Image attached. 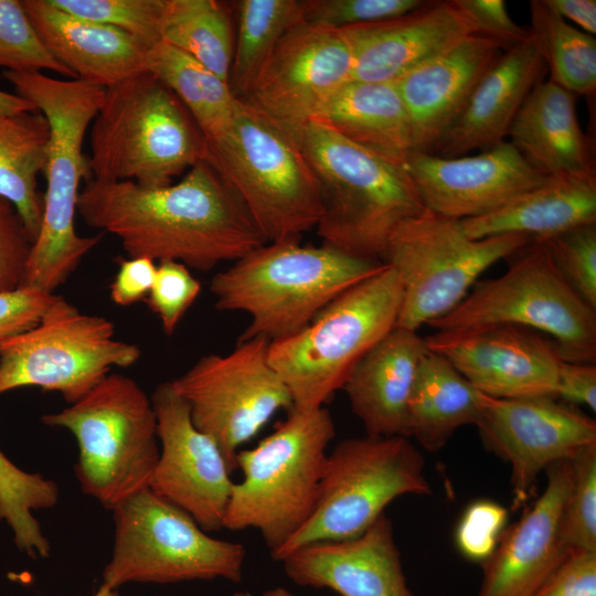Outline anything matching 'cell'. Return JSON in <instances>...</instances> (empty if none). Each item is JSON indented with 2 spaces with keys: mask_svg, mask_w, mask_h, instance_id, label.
<instances>
[{
  "mask_svg": "<svg viewBox=\"0 0 596 596\" xmlns=\"http://www.w3.org/2000/svg\"><path fill=\"white\" fill-rule=\"evenodd\" d=\"M77 212L91 227L116 236L130 258L173 260L201 272L267 243L206 161L163 187L91 178L79 193Z\"/></svg>",
  "mask_w": 596,
  "mask_h": 596,
  "instance_id": "obj_1",
  "label": "cell"
},
{
  "mask_svg": "<svg viewBox=\"0 0 596 596\" xmlns=\"http://www.w3.org/2000/svg\"><path fill=\"white\" fill-rule=\"evenodd\" d=\"M2 75L17 95L44 115L50 126L41 227L31 246L20 287L54 292L102 238L100 235H78L75 213L79 184L83 179H91L83 142L102 106L105 88L44 73L3 71Z\"/></svg>",
  "mask_w": 596,
  "mask_h": 596,
  "instance_id": "obj_2",
  "label": "cell"
},
{
  "mask_svg": "<svg viewBox=\"0 0 596 596\" xmlns=\"http://www.w3.org/2000/svg\"><path fill=\"white\" fill-rule=\"evenodd\" d=\"M385 265L324 244L265 243L217 273L210 290L216 309L248 315L238 341L263 337L272 342L300 331L339 295Z\"/></svg>",
  "mask_w": 596,
  "mask_h": 596,
  "instance_id": "obj_3",
  "label": "cell"
},
{
  "mask_svg": "<svg viewBox=\"0 0 596 596\" xmlns=\"http://www.w3.org/2000/svg\"><path fill=\"white\" fill-rule=\"evenodd\" d=\"M299 143L320 185L316 228L322 244L383 262L394 230L425 210L404 162L354 143L318 119L307 124Z\"/></svg>",
  "mask_w": 596,
  "mask_h": 596,
  "instance_id": "obj_4",
  "label": "cell"
},
{
  "mask_svg": "<svg viewBox=\"0 0 596 596\" xmlns=\"http://www.w3.org/2000/svg\"><path fill=\"white\" fill-rule=\"evenodd\" d=\"M89 129L95 180L163 187L205 161L206 146L189 110L147 70L105 88Z\"/></svg>",
  "mask_w": 596,
  "mask_h": 596,
  "instance_id": "obj_5",
  "label": "cell"
},
{
  "mask_svg": "<svg viewBox=\"0 0 596 596\" xmlns=\"http://www.w3.org/2000/svg\"><path fill=\"white\" fill-rule=\"evenodd\" d=\"M334 436V422L324 406L291 408L272 434L241 449L236 467L243 478L233 483L224 529H254L270 554L279 550L315 511Z\"/></svg>",
  "mask_w": 596,
  "mask_h": 596,
  "instance_id": "obj_6",
  "label": "cell"
},
{
  "mask_svg": "<svg viewBox=\"0 0 596 596\" xmlns=\"http://www.w3.org/2000/svg\"><path fill=\"white\" fill-rule=\"evenodd\" d=\"M205 161L241 201L267 243L299 241L321 213L318 179L299 141L238 98Z\"/></svg>",
  "mask_w": 596,
  "mask_h": 596,
  "instance_id": "obj_7",
  "label": "cell"
},
{
  "mask_svg": "<svg viewBox=\"0 0 596 596\" xmlns=\"http://www.w3.org/2000/svg\"><path fill=\"white\" fill-rule=\"evenodd\" d=\"M403 281L390 265L352 286L300 331L269 342L268 361L295 409L312 411L342 390L355 365L395 327Z\"/></svg>",
  "mask_w": 596,
  "mask_h": 596,
  "instance_id": "obj_8",
  "label": "cell"
},
{
  "mask_svg": "<svg viewBox=\"0 0 596 596\" xmlns=\"http://www.w3.org/2000/svg\"><path fill=\"white\" fill-rule=\"evenodd\" d=\"M43 424L67 429L78 446L82 491L113 510L149 488L160 446L151 398L130 376L108 374L85 396Z\"/></svg>",
  "mask_w": 596,
  "mask_h": 596,
  "instance_id": "obj_9",
  "label": "cell"
},
{
  "mask_svg": "<svg viewBox=\"0 0 596 596\" xmlns=\"http://www.w3.org/2000/svg\"><path fill=\"white\" fill-rule=\"evenodd\" d=\"M500 277L476 283L451 311L428 326L449 331L514 324L549 334L564 361L595 363L596 310L568 286L545 241L515 252Z\"/></svg>",
  "mask_w": 596,
  "mask_h": 596,
  "instance_id": "obj_10",
  "label": "cell"
},
{
  "mask_svg": "<svg viewBox=\"0 0 596 596\" xmlns=\"http://www.w3.org/2000/svg\"><path fill=\"white\" fill-rule=\"evenodd\" d=\"M422 453L407 437L369 436L339 441L328 453L315 511L279 550L280 561L300 546L355 538L396 498L429 496Z\"/></svg>",
  "mask_w": 596,
  "mask_h": 596,
  "instance_id": "obj_11",
  "label": "cell"
},
{
  "mask_svg": "<svg viewBox=\"0 0 596 596\" xmlns=\"http://www.w3.org/2000/svg\"><path fill=\"white\" fill-rule=\"evenodd\" d=\"M111 511L115 542L102 581L109 587L215 578L242 581L245 546L209 535L190 514L150 488Z\"/></svg>",
  "mask_w": 596,
  "mask_h": 596,
  "instance_id": "obj_12",
  "label": "cell"
},
{
  "mask_svg": "<svg viewBox=\"0 0 596 596\" xmlns=\"http://www.w3.org/2000/svg\"><path fill=\"white\" fill-rule=\"evenodd\" d=\"M533 241L522 234L469 238L458 220L424 210L391 234L383 262L403 281L396 327L416 331L457 307L479 276Z\"/></svg>",
  "mask_w": 596,
  "mask_h": 596,
  "instance_id": "obj_13",
  "label": "cell"
},
{
  "mask_svg": "<svg viewBox=\"0 0 596 596\" xmlns=\"http://www.w3.org/2000/svg\"><path fill=\"white\" fill-rule=\"evenodd\" d=\"M140 348L115 337L105 317L81 312L58 296L36 326L0 345V394L20 387L58 392L73 404L113 368H128Z\"/></svg>",
  "mask_w": 596,
  "mask_h": 596,
  "instance_id": "obj_14",
  "label": "cell"
},
{
  "mask_svg": "<svg viewBox=\"0 0 596 596\" xmlns=\"http://www.w3.org/2000/svg\"><path fill=\"white\" fill-rule=\"evenodd\" d=\"M269 340L238 341L227 354H206L171 381L192 423L220 447L231 472L241 447L292 398L268 361Z\"/></svg>",
  "mask_w": 596,
  "mask_h": 596,
  "instance_id": "obj_15",
  "label": "cell"
},
{
  "mask_svg": "<svg viewBox=\"0 0 596 596\" xmlns=\"http://www.w3.org/2000/svg\"><path fill=\"white\" fill-rule=\"evenodd\" d=\"M352 71L343 29L301 21L280 39L242 99L299 141Z\"/></svg>",
  "mask_w": 596,
  "mask_h": 596,
  "instance_id": "obj_16",
  "label": "cell"
},
{
  "mask_svg": "<svg viewBox=\"0 0 596 596\" xmlns=\"http://www.w3.org/2000/svg\"><path fill=\"white\" fill-rule=\"evenodd\" d=\"M476 427L488 450L511 467L513 509L535 492L539 476L596 446V423L552 396L497 398L478 393Z\"/></svg>",
  "mask_w": 596,
  "mask_h": 596,
  "instance_id": "obj_17",
  "label": "cell"
},
{
  "mask_svg": "<svg viewBox=\"0 0 596 596\" xmlns=\"http://www.w3.org/2000/svg\"><path fill=\"white\" fill-rule=\"evenodd\" d=\"M150 398L160 454L149 488L190 514L204 531L224 529L234 481L220 447L194 426L171 382L159 384Z\"/></svg>",
  "mask_w": 596,
  "mask_h": 596,
  "instance_id": "obj_18",
  "label": "cell"
},
{
  "mask_svg": "<svg viewBox=\"0 0 596 596\" xmlns=\"http://www.w3.org/2000/svg\"><path fill=\"white\" fill-rule=\"evenodd\" d=\"M480 393L497 398L556 397L557 348L540 332L514 324L437 331L425 338Z\"/></svg>",
  "mask_w": 596,
  "mask_h": 596,
  "instance_id": "obj_19",
  "label": "cell"
},
{
  "mask_svg": "<svg viewBox=\"0 0 596 596\" xmlns=\"http://www.w3.org/2000/svg\"><path fill=\"white\" fill-rule=\"evenodd\" d=\"M404 166L424 207L458 221L493 212L549 178L508 141L455 158L412 151Z\"/></svg>",
  "mask_w": 596,
  "mask_h": 596,
  "instance_id": "obj_20",
  "label": "cell"
},
{
  "mask_svg": "<svg viewBox=\"0 0 596 596\" xmlns=\"http://www.w3.org/2000/svg\"><path fill=\"white\" fill-rule=\"evenodd\" d=\"M353 56L352 79L395 82L417 65L478 34L457 0H428L402 15L344 28Z\"/></svg>",
  "mask_w": 596,
  "mask_h": 596,
  "instance_id": "obj_21",
  "label": "cell"
},
{
  "mask_svg": "<svg viewBox=\"0 0 596 596\" xmlns=\"http://www.w3.org/2000/svg\"><path fill=\"white\" fill-rule=\"evenodd\" d=\"M279 562L299 586L329 588L339 596H414L386 513L355 538L310 543Z\"/></svg>",
  "mask_w": 596,
  "mask_h": 596,
  "instance_id": "obj_22",
  "label": "cell"
},
{
  "mask_svg": "<svg viewBox=\"0 0 596 596\" xmlns=\"http://www.w3.org/2000/svg\"><path fill=\"white\" fill-rule=\"evenodd\" d=\"M546 472L540 497L503 530L494 552L482 563L477 596H533L568 554L560 525L572 479L571 460L554 464Z\"/></svg>",
  "mask_w": 596,
  "mask_h": 596,
  "instance_id": "obj_23",
  "label": "cell"
},
{
  "mask_svg": "<svg viewBox=\"0 0 596 596\" xmlns=\"http://www.w3.org/2000/svg\"><path fill=\"white\" fill-rule=\"evenodd\" d=\"M501 50L493 40L472 34L394 82L409 118L413 151L433 149Z\"/></svg>",
  "mask_w": 596,
  "mask_h": 596,
  "instance_id": "obj_24",
  "label": "cell"
},
{
  "mask_svg": "<svg viewBox=\"0 0 596 596\" xmlns=\"http://www.w3.org/2000/svg\"><path fill=\"white\" fill-rule=\"evenodd\" d=\"M544 66L531 40L507 50L482 76L459 116L428 153L455 158L505 141Z\"/></svg>",
  "mask_w": 596,
  "mask_h": 596,
  "instance_id": "obj_25",
  "label": "cell"
},
{
  "mask_svg": "<svg viewBox=\"0 0 596 596\" xmlns=\"http://www.w3.org/2000/svg\"><path fill=\"white\" fill-rule=\"evenodd\" d=\"M41 41L76 79L100 87L146 71L150 49L113 26L57 8L51 0H21Z\"/></svg>",
  "mask_w": 596,
  "mask_h": 596,
  "instance_id": "obj_26",
  "label": "cell"
},
{
  "mask_svg": "<svg viewBox=\"0 0 596 596\" xmlns=\"http://www.w3.org/2000/svg\"><path fill=\"white\" fill-rule=\"evenodd\" d=\"M427 351L425 338L395 327L355 365L342 390L366 435L409 438V397Z\"/></svg>",
  "mask_w": 596,
  "mask_h": 596,
  "instance_id": "obj_27",
  "label": "cell"
},
{
  "mask_svg": "<svg viewBox=\"0 0 596 596\" xmlns=\"http://www.w3.org/2000/svg\"><path fill=\"white\" fill-rule=\"evenodd\" d=\"M576 97L550 78L540 81L510 127V142L545 177L595 171L592 143L578 124Z\"/></svg>",
  "mask_w": 596,
  "mask_h": 596,
  "instance_id": "obj_28",
  "label": "cell"
},
{
  "mask_svg": "<svg viewBox=\"0 0 596 596\" xmlns=\"http://www.w3.org/2000/svg\"><path fill=\"white\" fill-rule=\"evenodd\" d=\"M459 222L464 233L472 240L522 234L533 241H545L596 223V173L549 177L498 210Z\"/></svg>",
  "mask_w": 596,
  "mask_h": 596,
  "instance_id": "obj_29",
  "label": "cell"
},
{
  "mask_svg": "<svg viewBox=\"0 0 596 596\" xmlns=\"http://www.w3.org/2000/svg\"><path fill=\"white\" fill-rule=\"evenodd\" d=\"M315 119L354 143L403 162L413 151L409 118L394 82L350 81Z\"/></svg>",
  "mask_w": 596,
  "mask_h": 596,
  "instance_id": "obj_30",
  "label": "cell"
},
{
  "mask_svg": "<svg viewBox=\"0 0 596 596\" xmlns=\"http://www.w3.org/2000/svg\"><path fill=\"white\" fill-rule=\"evenodd\" d=\"M478 393L447 359L428 349L409 397V437L426 451L440 450L458 428L477 425Z\"/></svg>",
  "mask_w": 596,
  "mask_h": 596,
  "instance_id": "obj_31",
  "label": "cell"
},
{
  "mask_svg": "<svg viewBox=\"0 0 596 596\" xmlns=\"http://www.w3.org/2000/svg\"><path fill=\"white\" fill-rule=\"evenodd\" d=\"M49 137L47 119L39 110H0V199L15 209L32 244L42 221L38 175L45 167Z\"/></svg>",
  "mask_w": 596,
  "mask_h": 596,
  "instance_id": "obj_32",
  "label": "cell"
},
{
  "mask_svg": "<svg viewBox=\"0 0 596 596\" xmlns=\"http://www.w3.org/2000/svg\"><path fill=\"white\" fill-rule=\"evenodd\" d=\"M146 70L180 98L196 124L205 146L217 140L228 128L238 103L228 82L164 42L148 51Z\"/></svg>",
  "mask_w": 596,
  "mask_h": 596,
  "instance_id": "obj_33",
  "label": "cell"
},
{
  "mask_svg": "<svg viewBox=\"0 0 596 596\" xmlns=\"http://www.w3.org/2000/svg\"><path fill=\"white\" fill-rule=\"evenodd\" d=\"M164 42L228 82L235 33L228 6L216 0H164Z\"/></svg>",
  "mask_w": 596,
  "mask_h": 596,
  "instance_id": "obj_34",
  "label": "cell"
},
{
  "mask_svg": "<svg viewBox=\"0 0 596 596\" xmlns=\"http://www.w3.org/2000/svg\"><path fill=\"white\" fill-rule=\"evenodd\" d=\"M305 0H241L228 85L244 98L280 39L304 21Z\"/></svg>",
  "mask_w": 596,
  "mask_h": 596,
  "instance_id": "obj_35",
  "label": "cell"
},
{
  "mask_svg": "<svg viewBox=\"0 0 596 596\" xmlns=\"http://www.w3.org/2000/svg\"><path fill=\"white\" fill-rule=\"evenodd\" d=\"M530 40L549 65L550 79L576 96L594 95L595 38L568 24L544 0L530 1Z\"/></svg>",
  "mask_w": 596,
  "mask_h": 596,
  "instance_id": "obj_36",
  "label": "cell"
},
{
  "mask_svg": "<svg viewBox=\"0 0 596 596\" xmlns=\"http://www.w3.org/2000/svg\"><path fill=\"white\" fill-rule=\"evenodd\" d=\"M58 496L53 480L19 468L0 450V522L8 524L17 546L33 558L51 552L33 512L53 508Z\"/></svg>",
  "mask_w": 596,
  "mask_h": 596,
  "instance_id": "obj_37",
  "label": "cell"
},
{
  "mask_svg": "<svg viewBox=\"0 0 596 596\" xmlns=\"http://www.w3.org/2000/svg\"><path fill=\"white\" fill-rule=\"evenodd\" d=\"M0 68L19 73L46 71L74 78L45 47L21 0H0Z\"/></svg>",
  "mask_w": 596,
  "mask_h": 596,
  "instance_id": "obj_38",
  "label": "cell"
},
{
  "mask_svg": "<svg viewBox=\"0 0 596 596\" xmlns=\"http://www.w3.org/2000/svg\"><path fill=\"white\" fill-rule=\"evenodd\" d=\"M572 479L563 504L560 534L565 550L596 552V446L571 460Z\"/></svg>",
  "mask_w": 596,
  "mask_h": 596,
  "instance_id": "obj_39",
  "label": "cell"
},
{
  "mask_svg": "<svg viewBox=\"0 0 596 596\" xmlns=\"http://www.w3.org/2000/svg\"><path fill=\"white\" fill-rule=\"evenodd\" d=\"M73 15L118 29L148 49L161 42L164 0H51Z\"/></svg>",
  "mask_w": 596,
  "mask_h": 596,
  "instance_id": "obj_40",
  "label": "cell"
},
{
  "mask_svg": "<svg viewBox=\"0 0 596 596\" xmlns=\"http://www.w3.org/2000/svg\"><path fill=\"white\" fill-rule=\"evenodd\" d=\"M545 242L564 280L596 310V223L577 226Z\"/></svg>",
  "mask_w": 596,
  "mask_h": 596,
  "instance_id": "obj_41",
  "label": "cell"
},
{
  "mask_svg": "<svg viewBox=\"0 0 596 596\" xmlns=\"http://www.w3.org/2000/svg\"><path fill=\"white\" fill-rule=\"evenodd\" d=\"M200 291L201 284L190 268L162 260L157 264L153 284L143 301L159 318L163 332L172 334Z\"/></svg>",
  "mask_w": 596,
  "mask_h": 596,
  "instance_id": "obj_42",
  "label": "cell"
},
{
  "mask_svg": "<svg viewBox=\"0 0 596 596\" xmlns=\"http://www.w3.org/2000/svg\"><path fill=\"white\" fill-rule=\"evenodd\" d=\"M427 0H305L304 21L333 29L377 22L407 13Z\"/></svg>",
  "mask_w": 596,
  "mask_h": 596,
  "instance_id": "obj_43",
  "label": "cell"
},
{
  "mask_svg": "<svg viewBox=\"0 0 596 596\" xmlns=\"http://www.w3.org/2000/svg\"><path fill=\"white\" fill-rule=\"evenodd\" d=\"M508 511L491 500L468 505L456 530V543L467 558L485 562L494 552L505 529Z\"/></svg>",
  "mask_w": 596,
  "mask_h": 596,
  "instance_id": "obj_44",
  "label": "cell"
},
{
  "mask_svg": "<svg viewBox=\"0 0 596 596\" xmlns=\"http://www.w3.org/2000/svg\"><path fill=\"white\" fill-rule=\"evenodd\" d=\"M31 246L15 209L0 199V291L20 287Z\"/></svg>",
  "mask_w": 596,
  "mask_h": 596,
  "instance_id": "obj_45",
  "label": "cell"
},
{
  "mask_svg": "<svg viewBox=\"0 0 596 596\" xmlns=\"http://www.w3.org/2000/svg\"><path fill=\"white\" fill-rule=\"evenodd\" d=\"M57 297L31 287L0 291V345L36 326Z\"/></svg>",
  "mask_w": 596,
  "mask_h": 596,
  "instance_id": "obj_46",
  "label": "cell"
},
{
  "mask_svg": "<svg viewBox=\"0 0 596 596\" xmlns=\"http://www.w3.org/2000/svg\"><path fill=\"white\" fill-rule=\"evenodd\" d=\"M533 596H596V552H570Z\"/></svg>",
  "mask_w": 596,
  "mask_h": 596,
  "instance_id": "obj_47",
  "label": "cell"
},
{
  "mask_svg": "<svg viewBox=\"0 0 596 596\" xmlns=\"http://www.w3.org/2000/svg\"><path fill=\"white\" fill-rule=\"evenodd\" d=\"M476 25L477 33L510 50L530 40L528 28L517 24L502 0H457Z\"/></svg>",
  "mask_w": 596,
  "mask_h": 596,
  "instance_id": "obj_48",
  "label": "cell"
},
{
  "mask_svg": "<svg viewBox=\"0 0 596 596\" xmlns=\"http://www.w3.org/2000/svg\"><path fill=\"white\" fill-rule=\"evenodd\" d=\"M157 264L147 257L121 259L110 284L111 300L123 307L145 300L153 284Z\"/></svg>",
  "mask_w": 596,
  "mask_h": 596,
  "instance_id": "obj_49",
  "label": "cell"
},
{
  "mask_svg": "<svg viewBox=\"0 0 596 596\" xmlns=\"http://www.w3.org/2000/svg\"><path fill=\"white\" fill-rule=\"evenodd\" d=\"M556 398L572 406L584 405L596 411V365L562 361L556 385Z\"/></svg>",
  "mask_w": 596,
  "mask_h": 596,
  "instance_id": "obj_50",
  "label": "cell"
},
{
  "mask_svg": "<svg viewBox=\"0 0 596 596\" xmlns=\"http://www.w3.org/2000/svg\"><path fill=\"white\" fill-rule=\"evenodd\" d=\"M563 19L577 23L588 34L596 32L595 0H544Z\"/></svg>",
  "mask_w": 596,
  "mask_h": 596,
  "instance_id": "obj_51",
  "label": "cell"
},
{
  "mask_svg": "<svg viewBox=\"0 0 596 596\" xmlns=\"http://www.w3.org/2000/svg\"><path fill=\"white\" fill-rule=\"evenodd\" d=\"M0 110L6 113L30 111L36 108L15 93L0 89Z\"/></svg>",
  "mask_w": 596,
  "mask_h": 596,
  "instance_id": "obj_52",
  "label": "cell"
},
{
  "mask_svg": "<svg viewBox=\"0 0 596 596\" xmlns=\"http://www.w3.org/2000/svg\"><path fill=\"white\" fill-rule=\"evenodd\" d=\"M260 596H295L291 592H289L287 588L278 586L270 589L265 590Z\"/></svg>",
  "mask_w": 596,
  "mask_h": 596,
  "instance_id": "obj_53",
  "label": "cell"
},
{
  "mask_svg": "<svg viewBox=\"0 0 596 596\" xmlns=\"http://www.w3.org/2000/svg\"><path fill=\"white\" fill-rule=\"evenodd\" d=\"M93 596H119V594L117 593V589H114L107 584L102 583Z\"/></svg>",
  "mask_w": 596,
  "mask_h": 596,
  "instance_id": "obj_54",
  "label": "cell"
},
{
  "mask_svg": "<svg viewBox=\"0 0 596 596\" xmlns=\"http://www.w3.org/2000/svg\"><path fill=\"white\" fill-rule=\"evenodd\" d=\"M234 596H255L251 594L249 592H237L234 594Z\"/></svg>",
  "mask_w": 596,
  "mask_h": 596,
  "instance_id": "obj_55",
  "label": "cell"
}]
</instances>
